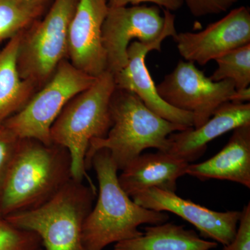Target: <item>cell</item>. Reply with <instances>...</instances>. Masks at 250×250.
<instances>
[{
    "label": "cell",
    "mask_w": 250,
    "mask_h": 250,
    "mask_svg": "<svg viewBox=\"0 0 250 250\" xmlns=\"http://www.w3.org/2000/svg\"><path fill=\"white\" fill-rule=\"evenodd\" d=\"M72 179L68 150L56 143L21 139L0 190L4 218L41 207Z\"/></svg>",
    "instance_id": "1"
},
{
    "label": "cell",
    "mask_w": 250,
    "mask_h": 250,
    "mask_svg": "<svg viewBox=\"0 0 250 250\" xmlns=\"http://www.w3.org/2000/svg\"><path fill=\"white\" fill-rule=\"evenodd\" d=\"M98 181L96 205L83 225V245L86 250H103L112 243L143 234L141 225H159L168 221L166 212L147 209L135 203L118 182V168L109 151L98 149L90 159Z\"/></svg>",
    "instance_id": "2"
},
{
    "label": "cell",
    "mask_w": 250,
    "mask_h": 250,
    "mask_svg": "<svg viewBox=\"0 0 250 250\" xmlns=\"http://www.w3.org/2000/svg\"><path fill=\"white\" fill-rule=\"evenodd\" d=\"M110 111L112 126L106 137L90 141L85 156L87 170L98 149H108L118 170H123L148 148L167 152L168 136L188 128L158 116L136 94L120 88L112 95Z\"/></svg>",
    "instance_id": "3"
},
{
    "label": "cell",
    "mask_w": 250,
    "mask_h": 250,
    "mask_svg": "<svg viewBox=\"0 0 250 250\" xmlns=\"http://www.w3.org/2000/svg\"><path fill=\"white\" fill-rule=\"evenodd\" d=\"M116 88L113 74L106 70L69 101L51 126L52 143L66 148L71 156L72 179L85 180L94 188L85 156L90 141L106 137L111 127L110 103Z\"/></svg>",
    "instance_id": "4"
},
{
    "label": "cell",
    "mask_w": 250,
    "mask_h": 250,
    "mask_svg": "<svg viewBox=\"0 0 250 250\" xmlns=\"http://www.w3.org/2000/svg\"><path fill=\"white\" fill-rule=\"evenodd\" d=\"M96 195V188L71 179L45 205L4 220L16 228L36 233L44 250H86L83 225Z\"/></svg>",
    "instance_id": "5"
},
{
    "label": "cell",
    "mask_w": 250,
    "mask_h": 250,
    "mask_svg": "<svg viewBox=\"0 0 250 250\" xmlns=\"http://www.w3.org/2000/svg\"><path fill=\"white\" fill-rule=\"evenodd\" d=\"M78 0H54L42 21L23 31L18 54L22 80L42 87L67 53L69 26Z\"/></svg>",
    "instance_id": "6"
},
{
    "label": "cell",
    "mask_w": 250,
    "mask_h": 250,
    "mask_svg": "<svg viewBox=\"0 0 250 250\" xmlns=\"http://www.w3.org/2000/svg\"><path fill=\"white\" fill-rule=\"evenodd\" d=\"M96 77L78 70L64 59L51 78L27 104L3 123L20 139H35L51 144L50 129L64 106L87 89Z\"/></svg>",
    "instance_id": "7"
},
{
    "label": "cell",
    "mask_w": 250,
    "mask_h": 250,
    "mask_svg": "<svg viewBox=\"0 0 250 250\" xmlns=\"http://www.w3.org/2000/svg\"><path fill=\"white\" fill-rule=\"evenodd\" d=\"M107 70L113 75L128 62L127 48L134 39L144 43L153 42L163 36L174 38L175 16L156 5L146 4L108 8L102 31Z\"/></svg>",
    "instance_id": "8"
},
{
    "label": "cell",
    "mask_w": 250,
    "mask_h": 250,
    "mask_svg": "<svg viewBox=\"0 0 250 250\" xmlns=\"http://www.w3.org/2000/svg\"><path fill=\"white\" fill-rule=\"evenodd\" d=\"M161 98L173 107L193 116V128L210 119L219 106L231 102L236 88L231 80L213 82L195 63L180 61L156 85Z\"/></svg>",
    "instance_id": "9"
},
{
    "label": "cell",
    "mask_w": 250,
    "mask_h": 250,
    "mask_svg": "<svg viewBox=\"0 0 250 250\" xmlns=\"http://www.w3.org/2000/svg\"><path fill=\"white\" fill-rule=\"evenodd\" d=\"M187 62L205 65L223 54L250 44V9L240 6L199 32L177 33L174 38Z\"/></svg>",
    "instance_id": "10"
},
{
    "label": "cell",
    "mask_w": 250,
    "mask_h": 250,
    "mask_svg": "<svg viewBox=\"0 0 250 250\" xmlns=\"http://www.w3.org/2000/svg\"><path fill=\"white\" fill-rule=\"evenodd\" d=\"M131 198L147 209L168 211L178 215L192 224L202 237L223 246L229 244L236 236L241 211H215L182 198L175 192L156 188L143 190Z\"/></svg>",
    "instance_id": "11"
},
{
    "label": "cell",
    "mask_w": 250,
    "mask_h": 250,
    "mask_svg": "<svg viewBox=\"0 0 250 250\" xmlns=\"http://www.w3.org/2000/svg\"><path fill=\"white\" fill-rule=\"evenodd\" d=\"M108 11L106 0H78L69 26V62L94 77L107 70L102 31Z\"/></svg>",
    "instance_id": "12"
},
{
    "label": "cell",
    "mask_w": 250,
    "mask_h": 250,
    "mask_svg": "<svg viewBox=\"0 0 250 250\" xmlns=\"http://www.w3.org/2000/svg\"><path fill=\"white\" fill-rule=\"evenodd\" d=\"M167 37L161 36L149 43L132 41L127 48V64L113 75L115 83L117 88L136 94L148 108L161 118L187 127H193L192 113L177 109L161 98L146 66L147 54L151 51H161V43Z\"/></svg>",
    "instance_id": "13"
},
{
    "label": "cell",
    "mask_w": 250,
    "mask_h": 250,
    "mask_svg": "<svg viewBox=\"0 0 250 250\" xmlns=\"http://www.w3.org/2000/svg\"><path fill=\"white\" fill-rule=\"evenodd\" d=\"M250 124V104L227 102L198 128L188 127L168 136L167 154L190 164L205 152L207 145L238 126Z\"/></svg>",
    "instance_id": "14"
},
{
    "label": "cell",
    "mask_w": 250,
    "mask_h": 250,
    "mask_svg": "<svg viewBox=\"0 0 250 250\" xmlns=\"http://www.w3.org/2000/svg\"><path fill=\"white\" fill-rule=\"evenodd\" d=\"M189 164L161 151L141 154L122 170L118 182L130 197L152 188L175 192L177 180L187 174Z\"/></svg>",
    "instance_id": "15"
},
{
    "label": "cell",
    "mask_w": 250,
    "mask_h": 250,
    "mask_svg": "<svg viewBox=\"0 0 250 250\" xmlns=\"http://www.w3.org/2000/svg\"><path fill=\"white\" fill-rule=\"evenodd\" d=\"M187 174L201 181H230L250 188V124L233 130L226 146L213 157L189 164Z\"/></svg>",
    "instance_id": "16"
},
{
    "label": "cell",
    "mask_w": 250,
    "mask_h": 250,
    "mask_svg": "<svg viewBox=\"0 0 250 250\" xmlns=\"http://www.w3.org/2000/svg\"><path fill=\"white\" fill-rule=\"evenodd\" d=\"M217 246L194 230L166 222L146 227L141 236L118 242L114 250H211Z\"/></svg>",
    "instance_id": "17"
},
{
    "label": "cell",
    "mask_w": 250,
    "mask_h": 250,
    "mask_svg": "<svg viewBox=\"0 0 250 250\" xmlns=\"http://www.w3.org/2000/svg\"><path fill=\"white\" fill-rule=\"evenodd\" d=\"M22 32L11 38L0 50V125L27 104L36 88L22 80L18 71V49Z\"/></svg>",
    "instance_id": "18"
},
{
    "label": "cell",
    "mask_w": 250,
    "mask_h": 250,
    "mask_svg": "<svg viewBox=\"0 0 250 250\" xmlns=\"http://www.w3.org/2000/svg\"><path fill=\"white\" fill-rule=\"evenodd\" d=\"M43 8L22 0H0V42L27 29Z\"/></svg>",
    "instance_id": "19"
},
{
    "label": "cell",
    "mask_w": 250,
    "mask_h": 250,
    "mask_svg": "<svg viewBox=\"0 0 250 250\" xmlns=\"http://www.w3.org/2000/svg\"><path fill=\"white\" fill-rule=\"evenodd\" d=\"M218 67L209 77L213 82L231 80L236 90L249 87L250 44L238 47L215 59Z\"/></svg>",
    "instance_id": "20"
},
{
    "label": "cell",
    "mask_w": 250,
    "mask_h": 250,
    "mask_svg": "<svg viewBox=\"0 0 250 250\" xmlns=\"http://www.w3.org/2000/svg\"><path fill=\"white\" fill-rule=\"evenodd\" d=\"M36 233L13 226L6 220L0 225V250H42Z\"/></svg>",
    "instance_id": "21"
},
{
    "label": "cell",
    "mask_w": 250,
    "mask_h": 250,
    "mask_svg": "<svg viewBox=\"0 0 250 250\" xmlns=\"http://www.w3.org/2000/svg\"><path fill=\"white\" fill-rule=\"evenodd\" d=\"M21 140L4 125H0V190Z\"/></svg>",
    "instance_id": "22"
},
{
    "label": "cell",
    "mask_w": 250,
    "mask_h": 250,
    "mask_svg": "<svg viewBox=\"0 0 250 250\" xmlns=\"http://www.w3.org/2000/svg\"><path fill=\"white\" fill-rule=\"evenodd\" d=\"M195 18L228 11L238 0H182Z\"/></svg>",
    "instance_id": "23"
},
{
    "label": "cell",
    "mask_w": 250,
    "mask_h": 250,
    "mask_svg": "<svg viewBox=\"0 0 250 250\" xmlns=\"http://www.w3.org/2000/svg\"><path fill=\"white\" fill-rule=\"evenodd\" d=\"M223 250H250V204L245 206L237 229L236 236Z\"/></svg>",
    "instance_id": "24"
},
{
    "label": "cell",
    "mask_w": 250,
    "mask_h": 250,
    "mask_svg": "<svg viewBox=\"0 0 250 250\" xmlns=\"http://www.w3.org/2000/svg\"><path fill=\"white\" fill-rule=\"evenodd\" d=\"M108 8L123 7V6H136L143 3H152L159 7L170 11H177L184 4L182 0H106Z\"/></svg>",
    "instance_id": "25"
},
{
    "label": "cell",
    "mask_w": 250,
    "mask_h": 250,
    "mask_svg": "<svg viewBox=\"0 0 250 250\" xmlns=\"http://www.w3.org/2000/svg\"><path fill=\"white\" fill-rule=\"evenodd\" d=\"M250 100V88H243L241 90H235L233 96L231 97V102L237 103H248Z\"/></svg>",
    "instance_id": "26"
},
{
    "label": "cell",
    "mask_w": 250,
    "mask_h": 250,
    "mask_svg": "<svg viewBox=\"0 0 250 250\" xmlns=\"http://www.w3.org/2000/svg\"><path fill=\"white\" fill-rule=\"evenodd\" d=\"M22 1H27V2L31 3V4L42 5L44 6L45 4V1L47 0H22Z\"/></svg>",
    "instance_id": "27"
},
{
    "label": "cell",
    "mask_w": 250,
    "mask_h": 250,
    "mask_svg": "<svg viewBox=\"0 0 250 250\" xmlns=\"http://www.w3.org/2000/svg\"><path fill=\"white\" fill-rule=\"evenodd\" d=\"M4 221V217H3L2 214H1V210H0V225L3 223V222Z\"/></svg>",
    "instance_id": "28"
},
{
    "label": "cell",
    "mask_w": 250,
    "mask_h": 250,
    "mask_svg": "<svg viewBox=\"0 0 250 250\" xmlns=\"http://www.w3.org/2000/svg\"><path fill=\"white\" fill-rule=\"evenodd\" d=\"M42 250H43V249H42Z\"/></svg>",
    "instance_id": "29"
}]
</instances>
